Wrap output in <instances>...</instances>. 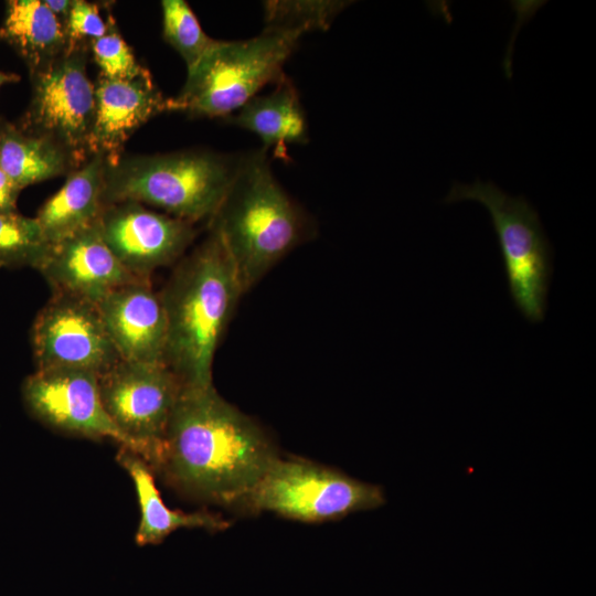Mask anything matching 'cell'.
Listing matches in <instances>:
<instances>
[{"instance_id": "obj_17", "label": "cell", "mask_w": 596, "mask_h": 596, "mask_svg": "<svg viewBox=\"0 0 596 596\" xmlns=\"http://www.w3.org/2000/svg\"><path fill=\"white\" fill-rule=\"evenodd\" d=\"M226 123L257 135L263 148L286 159L287 147L309 141L308 121L299 93L288 76L264 95H255L236 114L224 118Z\"/></svg>"}, {"instance_id": "obj_19", "label": "cell", "mask_w": 596, "mask_h": 596, "mask_svg": "<svg viewBox=\"0 0 596 596\" xmlns=\"http://www.w3.org/2000/svg\"><path fill=\"white\" fill-rule=\"evenodd\" d=\"M0 42L15 51L29 75L49 66L67 51L65 29L43 0L7 1Z\"/></svg>"}, {"instance_id": "obj_7", "label": "cell", "mask_w": 596, "mask_h": 596, "mask_svg": "<svg viewBox=\"0 0 596 596\" xmlns=\"http://www.w3.org/2000/svg\"><path fill=\"white\" fill-rule=\"evenodd\" d=\"M385 503L381 486L306 460L277 457L240 504L252 512H273L294 521L319 523Z\"/></svg>"}, {"instance_id": "obj_27", "label": "cell", "mask_w": 596, "mask_h": 596, "mask_svg": "<svg viewBox=\"0 0 596 596\" xmlns=\"http://www.w3.org/2000/svg\"><path fill=\"white\" fill-rule=\"evenodd\" d=\"M43 2L65 28L75 0H43Z\"/></svg>"}, {"instance_id": "obj_28", "label": "cell", "mask_w": 596, "mask_h": 596, "mask_svg": "<svg viewBox=\"0 0 596 596\" xmlns=\"http://www.w3.org/2000/svg\"><path fill=\"white\" fill-rule=\"evenodd\" d=\"M21 77L17 73L0 71V87L6 84L18 83Z\"/></svg>"}, {"instance_id": "obj_23", "label": "cell", "mask_w": 596, "mask_h": 596, "mask_svg": "<svg viewBox=\"0 0 596 596\" xmlns=\"http://www.w3.org/2000/svg\"><path fill=\"white\" fill-rule=\"evenodd\" d=\"M162 36L192 70L202 56L215 44L202 29L193 10L184 0H163Z\"/></svg>"}, {"instance_id": "obj_22", "label": "cell", "mask_w": 596, "mask_h": 596, "mask_svg": "<svg viewBox=\"0 0 596 596\" xmlns=\"http://www.w3.org/2000/svg\"><path fill=\"white\" fill-rule=\"evenodd\" d=\"M51 244L35 217L0 213V268L32 267L40 269Z\"/></svg>"}, {"instance_id": "obj_8", "label": "cell", "mask_w": 596, "mask_h": 596, "mask_svg": "<svg viewBox=\"0 0 596 596\" xmlns=\"http://www.w3.org/2000/svg\"><path fill=\"white\" fill-rule=\"evenodd\" d=\"M88 54L89 44H79L30 74V103L15 123L25 131L60 143L78 166L92 156L95 84L87 73Z\"/></svg>"}, {"instance_id": "obj_25", "label": "cell", "mask_w": 596, "mask_h": 596, "mask_svg": "<svg viewBox=\"0 0 596 596\" xmlns=\"http://www.w3.org/2000/svg\"><path fill=\"white\" fill-rule=\"evenodd\" d=\"M64 29L70 50L103 36L107 31V20L103 19L96 3L75 0Z\"/></svg>"}, {"instance_id": "obj_21", "label": "cell", "mask_w": 596, "mask_h": 596, "mask_svg": "<svg viewBox=\"0 0 596 596\" xmlns=\"http://www.w3.org/2000/svg\"><path fill=\"white\" fill-rule=\"evenodd\" d=\"M351 2L337 0L265 1V28L301 36L304 33L330 28L336 17Z\"/></svg>"}, {"instance_id": "obj_5", "label": "cell", "mask_w": 596, "mask_h": 596, "mask_svg": "<svg viewBox=\"0 0 596 596\" xmlns=\"http://www.w3.org/2000/svg\"><path fill=\"white\" fill-rule=\"evenodd\" d=\"M300 36L264 29L254 38L216 40L196 65L188 71L183 87L169 98V111L192 118L233 115L267 84L286 74L284 65Z\"/></svg>"}, {"instance_id": "obj_24", "label": "cell", "mask_w": 596, "mask_h": 596, "mask_svg": "<svg viewBox=\"0 0 596 596\" xmlns=\"http://www.w3.org/2000/svg\"><path fill=\"white\" fill-rule=\"evenodd\" d=\"M106 20V33L89 43V51L99 68V75L115 79H134L150 73L138 63L110 12L107 13Z\"/></svg>"}, {"instance_id": "obj_11", "label": "cell", "mask_w": 596, "mask_h": 596, "mask_svg": "<svg viewBox=\"0 0 596 596\" xmlns=\"http://www.w3.org/2000/svg\"><path fill=\"white\" fill-rule=\"evenodd\" d=\"M97 224L118 260L145 280L180 259L196 236L193 223L132 201L104 205Z\"/></svg>"}, {"instance_id": "obj_3", "label": "cell", "mask_w": 596, "mask_h": 596, "mask_svg": "<svg viewBox=\"0 0 596 596\" xmlns=\"http://www.w3.org/2000/svg\"><path fill=\"white\" fill-rule=\"evenodd\" d=\"M267 155L262 147L238 158L233 181L207 221L244 292L308 235L304 211L275 178Z\"/></svg>"}, {"instance_id": "obj_16", "label": "cell", "mask_w": 596, "mask_h": 596, "mask_svg": "<svg viewBox=\"0 0 596 596\" xmlns=\"http://www.w3.org/2000/svg\"><path fill=\"white\" fill-rule=\"evenodd\" d=\"M107 159L93 153L66 175L63 185L34 216L46 241L54 245L95 223L103 210V187Z\"/></svg>"}, {"instance_id": "obj_18", "label": "cell", "mask_w": 596, "mask_h": 596, "mask_svg": "<svg viewBox=\"0 0 596 596\" xmlns=\"http://www.w3.org/2000/svg\"><path fill=\"white\" fill-rule=\"evenodd\" d=\"M117 461L130 476L137 492L140 508V522L136 533L138 545L158 544L170 533L183 528L207 531L228 528V522L214 513H185L169 509L156 487L151 467L130 449L120 447Z\"/></svg>"}, {"instance_id": "obj_13", "label": "cell", "mask_w": 596, "mask_h": 596, "mask_svg": "<svg viewBox=\"0 0 596 596\" xmlns=\"http://www.w3.org/2000/svg\"><path fill=\"white\" fill-rule=\"evenodd\" d=\"M38 272L50 285L52 294L95 305L123 285L145 280L134 276L113 254L102 237L97 221L51 245Z\"/></svg>"}, {"instance_id": "obj_2", "label": "cell", "mask_w": 596, "mask_h": 596, "mask_svg": "<svg viewBox=\"0 0 596 596\" xmlns=\"http://www.w3.org/2000/svg\"><path fill=\"white\" fill-rule=\"evenodd\" d=\"M159 294L167 319L164 364L183 386L212 385L215 352L245 294L214 232L180 259Z\"/></svg>"}, {"instance_id": "obj_6", "label": "cell", "mask_w": 596, "mask_h": 596, "mask_svg": "<svg viewBox=\"0 0 596 596\" xmlns=\"http://www.w3.org/2000/svg\"><path fill=\"white\" fill-rule=\"evenodd\" d=\"M476 201L488 211L496 232L514 307L531 323L544 319L552 275V247L534 206L491 181L455 182L445 203Z\"/></svg>"}, {"instance_id": "obj_20", "label": "cell", "mask_w": 596, "mask_h": 596, "mask_svg": "<svg viewBox=\"0 0 596 596\" xmlns=\"http://www.w3.org/2000/svg\"><path fill=\"white\" fill-rule=\"evenodd\" d=\"M0 163L18 192L79 167L56 141L25 131L4 117H0Z\"/></svg>"}, {"instance_id": "obj_26", "label": "cell", "mask_w": 596, "mask_h": 596, "mask_svg": "<svg viewBox=\"0 0 596 596\" xmlns=\"http://www.w3.org/2000/svg\"><path fill=\"white\" fill-rule=\"evenodd\" d=\"M19 194L0 163V213L17 212Z\"/></svg>"}, {"instance_id": "obj_10", "label": "cell", "mask_w": 596, "mask_h": 596, "mask_svg": "<svg viewBox=\"0 0 596 596\" xmlns=\"http://www.w3.org/2000/svg\"><path fill=\"white\" fill-rule=\"evenodd\" d=\"M35 370H77L99 376L120 356L95 304L52 294L31 329Z\"/></svg>"}, {"instance_id": "obj_1", "label": "cell", "mask_w": 596, "mask_h": 596, "mask_svg": "<svg viewBox=\"0 0 596 596\" xmlns=\"http://www.w3.org/2000/svg\"><path fill=\"white\" fill-rule=\"evenodd\" d=\"M277 457L263 428L213 384L183 386L156 469L192 498L231 505L241 503Z\"/></svg>"}, {"instance_id": "obj_14", "label": "cell", "mask_w": 596, "mask_h": 596, "mask_svg": "<svg viewBox=\"0 0 596 596\" xmlns=\"http://www.w3.org/2000/svg\"><path fill=\"white\" fill-rule=\"evenodd\" d=\"M121 360L164 363L167 319L160 294L150 280L123 285L96 304Z\"/></svg>"}, {"instance_id": "obj_12", "label": "cell", "mask_w": 596, "mask_h": 596, "mask_svg": "<svg viewBox=\"0 0 596 596\" xmlns=\"http://www.w3.org/2000/svg\"><path fill=\"white\" fill-rule=\"evenodd\" d=\"M21 391L29 412L46 426L91 439L110 438L136 453L134 444L107 414L96 374L35 370L25 377Z\"/></svg>"}, {"instance_id": "obj_4", "label": "cell", "mask_w": 596, "mask_h": 596, "mask_svg": "<svg viewBox=\"0 0 596 596\" xmlns=\"http://www.w3.org/2000/svg\"><path fill=\"white\" fill-rule=\"evenodd\" d=\"M238 158L206 149L121 155L107 161L103 205L132 201L193 224L209 221L233 181Z\"/></svg>"}, {"instance_id": "obj_15", "label": "cell", "mask_w": 596, "mask_h": 596, "mask_svg": "<svg viewBox=\"0 0 596 596\" xmlns=\"http://www.w3.org/2000/svg\"><path fill=\"white\" fill-rule=\"evenodd\" d=\"M95 84V116L91 153L108 162L124 155L131 135L157 115L169 111V97L153 83L151 74L115 79L98 74Z\"/></svg>"}, {"instance_id": "obj_9", "label": "cell", "mask_w": 596, "mask_h": 596, "mask_svg": "<svg viewBox=\"0 0 596 596\" xmlns=\"http://www.w3.org/2000/svg\"><path fill=\"white\" fill-rule=\"evenodd\" d=\"M98 387L114 424L156 469L181 381L164 363L120 360L98 376Z\"/></svg>"}]
</instances>
